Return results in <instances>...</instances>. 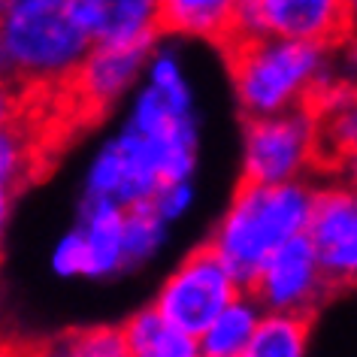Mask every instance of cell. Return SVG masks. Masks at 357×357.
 Masks as SVG:
<instances>
[{
    "label": "cell",
    "mask_w": 357,
    "mask_h": 357,
    "mask_svg": "<svg viewBox=\"0 0 357 357\" xmlns=\"http://www.w3.org/2000/svg\"><path fill=\"white\" fill-rule=\"evenodd\" d=\"M124 130L155 160L160 178H194L200 164V106L178 49L155 43L128 97Z\"/></svg>",
    "instance_id": "6da1fadb"
},
{
    "label": "cell",
    "mask_w": 357,
    "mask_h": 357,
    "mask_svg": "<svg viewBox=\"0 0 357 357\" xmlns=\"http://www.w3.org/2000/svg\"><path fill=\"white\" fill-rule=\"evenodd\" d=\"M227 73L245 119L312 106L336 76V46L284 37L227 40Z\"/></svg>",
    "instance_id": "7a4b0ae2"
},
{
    "label": "cell",
    "mask_w": 357,
    "mask_h": 357,
    "mask_svg": "<svg viewBox=\"0 0 357 357\" xmlns=\"http://www.w3.org/2000/svg\"><path fill=\"white\" fill-rule=\"evenodd\" d=\"M315 178L294 182H245L239 178L227 209L212 227L209 248L243 284L252 282L266 257L300 236L309 218Z\"/></svg>",
    "instance_id": "3957f363"
},
{
    "label": "cell",
    "mask_w": 357,
    "mask_h": 357,
    "mask_svg": "<svg viewBox=\"0 0 357 357\" xmlns=\"http://www.w3.org/2000/svg\"><path fill=\"white\" fill-rule=\"evenodd\" d=\"M3 73L33 97L64 94L88 37L70 15L67 0H0Z\"/></svg>",
    "instance_id": "277c9868"
},
{
    "label": "cell",
    "mask_w": 357,
    "mask_h": 357,
    "mask_svg": "<svg viewBox=\"0 0 357 357\" xmlns=\"http://www.w3.org/2000/svg\"><path fill=\"white\" fill-rule=\"evenodd\" d=\"M324 167L318 119L312 106L245 119L239 169L245 182H294L315 178Z\"/></svg>",
    "instance_id": "5b68a950"
},
{
    "label": "cell",
    "mask_w": 357,
    "mask_h": 357,
    "mask_svg": "<svg viewBox=\"0 0 357 357\" xmlns=\"http://www.w3.org/2000/svg\"><path fill=\"white\" fill-rule=\"evenodd\" d=\"M239 291H245V284L206 243L188 252L167 273L151 306L185 333L197 336Z\"/></svg>",
    "instance_id": "8992f818"
},
{
    "label": "cell",
    "mask_w": 357,
    "mask_h": 357,
    "mask_svg": "<svg viewBox=\"0 0 357 357\" xmlns=\"http://www.w3.org/2000/svg\"><path fill=\"white\" fill-rule=\"evenodd\" d=\"M354 24V0H239L230 40L284 37L342 46Z\"/></svg>",
    "instance_id": "52a82bcc"
},
{
    "label": "cell",
    "mask_w": 357,
    "mask_h": 357,
    "mask_svg": "<svg viewBox=\"0 0 357 357\" xmlns=\"http://www.w3.org/2000/svg\"><path fill=\"white\" fill-rule=\"evenodd\" d=\"M321 270L336 291L357 279V194L342 178H315L309 218L303 227Z\"/></svg>",
    "instance_id": "ba28073f"
},
{
    "label": "cell",
    "mask_w": 357,
    "mask_h": 357,
    "mask_svg": "<svg viewBox=\"0 0 357 357\" xmlns=\"http://www.w3.org/2000/svg\"><path fill=\"white\" fill-rule=\"evenodd\" d=\"M245 291L270 312H300L315 318L321 306L333 297L336 288L321 270L315 252L306 236H294L282 243L266 261L257 266Z\"/></svg>",
    "instance_id": "9c48e42d"
},
{
    "label": "cell",
    "mask_w": 357,
    "mask_h": 357,
    "mask_svg": "<svg viewBox=\"0 0 357 357\" xmlns=\"http://www.w3.org/2000/svg\"><path fill=\"white\" fill-rule=\"evenodd\" d=\"M160 182L164 178H160L146 146L130 130L119 128L109 139L100 142V149L88 160L82 176V194L119 203L128 209L137 203H149Z\"/></svg>",
    "instance_id": "30bf717a"
},
{
    "label": "cell",
    "mask_w": 357,
    "mask_h": 357,
    "mask_svg": "<svg viewBox=\"0 0 357 357\" xmlns=\"http://www.w3.org/2000/svg\"><path fill=\"white\" fill-rule=\"evenodd\" d=\"M151 46H88L79 61L73 79L64 88V97H73L76 109L85 115H103L106 109L128 100L142 76Z\"/></svg>",
    "instance_id": "8fae6325"
},
{
    "label": "cell",
    "mask_w": 357,
    "mask_h": 357,
    "mask_svg": "<svg viewBox=\"0 0 357 357\" xmlns=\"http://www.w3.org/2000/svg\"><path fill=\"white\" fill-rule=\"evenodd\" d=\"M67 6L91 46H155L164 37L160 0H67Z\"/></svg>",
    "instance_id": "7c38bea8"
},
{
    "label": "cell",
    "mask_w": 357,
    "mask_h": 357,
    "mask_svg": "<svg viewBox=\"0 0 357 357\" xmlns=\"http://www.w3.org/2000/svg\"><path fill=\"white\" fill-rule=\"evenodd\" d=\"M79 239L85 248V279L106 282L128 273L124 261V206L100 197H85L76 206Z\"/></svg>",
    "instance_id": "4fadbf2b"
},
{
    "label": "cell",
    "mask_w": 357,
    "mask_h": 357,
    "mask_svg": "<svg viewBox=\"0 0 357 357\" xmlns=\"http://www.w3.org/2000/svg\"><path fill=\"white\" fill-rule=\"evenodd\" d=\"M239 0H160V28L173 37L225 46L234 31Z\"/></svg>",
    "instance_id": "5bb4252c"
},
{
    "label": "cell",
    "mask_w": 357,
    "mask_h": 357,
    "mask_svg": "<svg viewBox=\"0 0 357 357\" xmlns=\"http://www.w3.org/2000/svg\"><path fill=\"white\" fill-rule=\"evenodd\" d=\"M121 336L128 357H197V336L167 321L151 303L124 318Z\"/></svg>",
    "instance_id": "9a60e30c"
},
{
    "label": "cell",
    "mask_w": 357,
    "mask_h": 357,
    "mask_svg": "<svg viewBox=\"0 0 357 357\" xmlns=\"http://www.w3.org/2000/svg\"><path fill=\"white\" fill-rule=\"evenodd\" d=\"M261 306L248 291H239L197 333V357H245Z\"/></svg>",
    "instance_id": "2e32d148"
},
{
    "label": "cell",
    "mask_w": 357,
    "mask_h": 357,
    "mask_svg": "<svg viewBox=\"0 0 357 357\" xmlns=\"http://www.w3.org/2000/svg\"><path fill=\"white\" fill-rule=\"evenodd\" d=\"M312 348V315L264 309L245 357H303Z\"/></svg>",
    "instance_id": "e0dca14e"
},
{
    "label": "cell",
    "mask_w": 357,
    "mask_h": 357,
    "mask_svg": "<svg viewBox=\"0 0 357 357\" xmlns=\"http://www.w3.org/2000/svg\"><path fill=\"white\" fill-rule=\"evenodd\" d=\"M40 142L33 137L28 119L0 124V185L19 194L37 176Z\"/></svg>",
    "instance_id": "ac0fdd59"
},
{
    "label": "cell",
    "mask_w": 357,
    "mask_h": 357,
    "mask_svg": "<svg viewBox=\"0 0 357 357\" xmlns=\"http://www.w3.org/2000/svg\"><path fill=\"white\" fill-rule=\"evenodd\" d=\"M169 225L151 209V203H137L124 209V261L130 270H142L167 248Z\"/></svg>",
    "instance_id": "d6986e66"
},
{
    "label": "cell",
    "mask_w": 357,
    "mask_h": 357,
    "mask_svg": "<svg viewBox=\"0 0 357 357\" xmlns=\"http://www.w3.org/2000/svg\"><path fill=\"white\" fill-rule=\"evenodd\" d=\"M52 351L67 357H128L121 324H94L70 330V333L55 339Z\"/></svg>",
    "instance_id": "ffe728a7"
},
{
    "label": "cell",
    "mask_w": 357,
    "mask_h": 357,
    "mask_svg": "<svg viewBox=\"0 0 357 357\" xmlns=\"http://www.w3.org/2000/svg\"><path fill=\"white\" fill-rule=\"evenodd\" d=\"M149 203L169 227L178 225L182 218H188V212L194 209V203H197L194 178H167V182L158 185V191L151 194Z\"/></svg>",
    "instance_id": "44dd1931"
},
{
    "label": "cell",
    "mask_w": 357,
    "mask_h": 357,
    "mask_svg": "<svg viewBox=\"0 0 357 357\" xmlns=\"http://www.w3.org/2000/svg\"><path fill=\"white\" fill-rule=\"evenodd\" d=\"M49 270L52 275H58L64 282L85 279V248H82V239H79L76 227L64 230L55 239V245L49 252Z\"/></svg>",
    "instance_id": "7402d4cb"
},
{
    "label": "cell",
    "mask_w": 357,
    "mask_h": 357,
    "mask_svg": "<svg viewBox=\"0 0 357 357\" xmlns=\"http://www.w3.org/2000/svg\"><path fill=\"white\" fill-rule=\"evenodd\" d=\"M33 100V94L28 88H22L13 76L0 73V124H13L28 119V106Z\"/></svg>",
    "instance_id": "603a6c76"
},
{
    "label": "cell",
    "mask_w": 357,
    "mask_h": 357,
    "mask_svg": "<svg viewBox=\"0 0 357 357\" xmlns=\"http://www.w3.org/2000/svg\"><path fill=\"white\" fill-rule=\"evenodd\" d=\"M13 206H15V191L0 185V255H3V243H6V234H10Z\"/></svg>",
    "instance_id": "cb8c5ba5"
},
{
    "label": "cell",
    "mask_w": 357,
    "mask_h": 357,
    "mask_svg": "<svg viewBox=\"0 0 357 357\" xmlns=\"http://www.w3.org/2000/svg\"><path fill=\"white\" fill-rule=\"evenodd\" d=\"M0 73H3V46H0Z\"/></svg>",
    "instance_id": "d4e9b609"
}]
</instances>
